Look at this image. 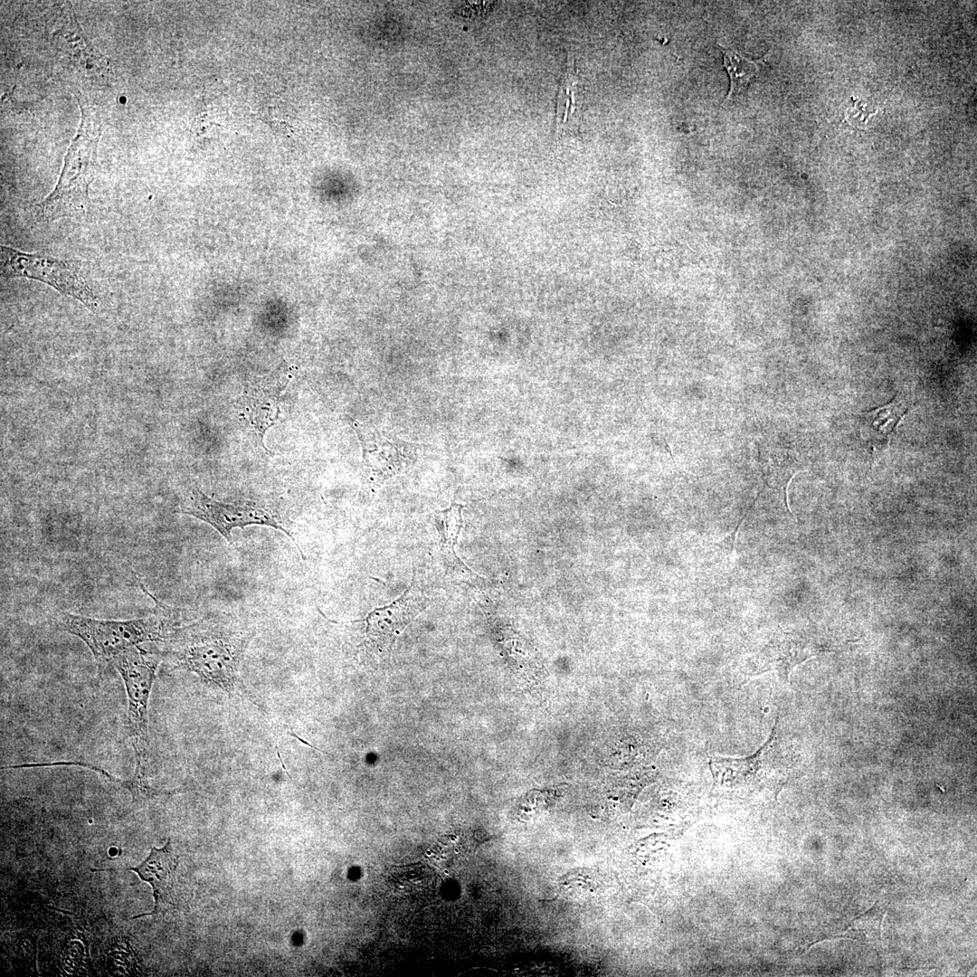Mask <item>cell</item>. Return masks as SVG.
<instances>
[{"label":"cell","instance_id":"14","mask_svg":"<svg viewBox=\"0 0 977 977\" xmlns=\"http://www.w3.org/2000/svg\"><path fill=\"white\" fill-rule=\"evenodd\" d=\"M906 412L901 401L895 398L884 406L864 413L862 421L877 438L887 440Z\"/></svg>","mask_w":977,"mask_h":977},{"label":"cell","instance_id":"16","mask_svg":"<svg viewBox=\"0 0 977 977\" xmlns=\"http://www.w3.org/2000/svg\"><path fill=\"white\" fill-rule=\"evenodd\" d=\"M576 81L574 62H570V66L567 68L558 94L556 121L559 125L564 124L569 114H572L574 109Z\"/></svg>","mask_w":977,"mask_h":977},{"label":"cell","instance_id":"7","mask_svg":"<svg viewBox=\"0 0 977 977\" xmlns=\"http://www.w3.org/2000/svg\"><path fill=\"white\" fill-rule=\"evenodd\" d=\"M427 599L415 584V576L403 593L388 605L376 608L365 619V647L375 656H389L398 635L427 607Z\"/></svg>","mask_w":977,"mask_h":977},{"label":"cell","instance_id":"12","mask_svg":"<svg viewBox=\"0 0 977 977\" xmlns=\"http://www.w3.org/2000/svg\"><path fill=\"white\" fill-rule=\"evenodd\" d=\"M463 507L461 504L452 502L449 507L435 511L433 514V525L438 535L439 557L445 572L448 574L458 576L474 583L482 578L465 565L455 550L463 525L461 516Z\"/></svg>","mask_w":977,"mask_h":977},{"label":"cell","instance_id":"13","mask_svg":"<svg viewBox=\"0 0 977 977\" xmlns=\"http://www.w3.org/2000/svg\"><path fill=\"white\" fill-rule=\"evenodd\" d=\"M723 64L728 74L730 89L726 100L743 95L746 92L749 85L759 75L762 59L750 60L734 49H727L723 45Z\"/></svg>","mask_w":977,"mask_h":977},{"label":"cell","instance_id":"17","mask_svg":"<svg viewBox=\"0 0 977 977\" xmlns=\"http://www.w3.org/2000/svg\"><path fill=\"white\" fill-rule=\"evenodd\" d=\"M83 945L78 941L70 942L63 952L62 962L68 972H74L81 967L84 959Z\"/></svg>","mask_w":977,"mask_h":977},{"label":"cell","instance_id":"3","mask_svg":"<svg viewBox=\"0 0 977 977\" xmlns=\"http://www.w3.org/2000/svg\"><path fill=\"white\" fill-rule=\"evenodd\" d=\"M162 654L136 646L118 656L111 666L119 673L128 700V732L134 752L133 777L122 783L134 802L142 803L157 792L148 783L150 745L148 704Z\"/></svg>","mask_w":977,"mask_h":977},{"label":"cell","instance_id":"1","mask_svg":"<svg viewBox=\"0 0 977 977\" xmlns=\"http://www.w3.org/2000/svg\"><path fill=\"white\" fill-rule=\"evenodd\" d=\"M251 638V630L230 618H205L176 628L166 641L164 653L176 667L229 693L235 689L240 664Z\"/></svg>","mask_w":977,"mask_h":977},{"label":"cell","instance_id":"10","mask_svg":"<svg viewBox=\"0 0 977 977\" xmlns=\"http://www.w3.org/2000/svg\"><path fill=\"white\" fill-rule=\"evenodd\" d=\"M287 371L277 370L266 376L257 378L247 387L243 395L244 418L254 428L262 441L266 431L278 420L280 398L289 381Z\"/></svg>","mask_w":977,"mask_h":977},{"label":"cell","instance_id":"6","mask_svg":"<svg viewBox=\"0 0 977 977\" xmlns=\"http://www.w3.org/2000/svg\"><path fill=\"white\" fill-rule=\"evenodd\" d=\"M178 512L209 524L229 544H232L233 528H243L251 525L276 528L296 542L289 520L271 506L251 502L225 503L210 498L197 488H193L187 499L179 507Z\"/></svg>","mask_w":977,"mask_h":977},{"label":"cell","instance_id":"15","mask_svg":"<svg viewBox=\"0 0 977 977\" xmlns=\"http://www.w3.org/2000/svg\"><path fill=\"white\" fill-rule=\"evenodd\" d=\"M885 911L875 904L873 907L853 919L848 928V932L857 940L873 944L875 947L881 943V924Z\"/></svg>","mask_w":977,"mask_h":977},{"label":"cell","instance_id":"11","mask_svg":"<svg viewBox=\"0 0 977 977\" xmlns=\"http://www.w3.org/2000/svg\"><path fill=\"white\" fill-rule=\"evenodd\" d=\"M178 858L173 850L171 839L165 847L151 848L149 856L138 867L130 868L153 888L155 906L150 913L133 916L157 915L165 912L173 904V893L176 877Z\"/></svg>","mask_w":977,"mask_h":977},{"label":"cell","instance_id":"4","mask_svg":"<svg viewBox=\"0 0 977 977\" xmlns=\"http://www.w3.org/2000/svg\"><path fill=\"white\" fill-rule=\"evenodd\" d=\"M80 106L81 125L66 154L59 181L39 205L47 220L83 213L89 204L90 185L98 173L97 147L101 127L90 112Z\"/></svg>","mask_w":977,"mask_h":977},{"label":"cell","instance_id":"5","mask_svg":"<svg viewBox=\"0 0 977 977\" xmlns=\"http://www.w3.org/2000/svg\"><path fill=\"white\" fill-rule=\"evenodd\" d=\"M1 274L5 278L39 280L63 295L78 299L91 312L100 313L99 299L89 287L76 261L42 252H23L1 245Z\"/></svg>","mask_w":977,"mask_h":977},{"label":"cell","instance_id":"2","mask_svg":"<svg viewBox=\"0 0 977 977\" xmlns=\"http://www.w3.org/2000/svg\"><path fill=\"white\" fill-rule=\"evenodd\" d=\"M147 593L157 604V611L151 616L101 620L62 612L58 617V627L85 643L101 672L111 666L118 656L133 647L151 641L166 642L179 627L174 610Z\"/></svg>","mask_w":977,"mask_h":977},{"label":"cell","instance_id":"9","mask_svg":"<svg viewBox=\"0 0 977 977\" xmlns=\"http://www.w3.org/2000/svg\"><path fill=\"white\" fill-rule=\"evenodd\" d=\"M777 723L778 719L766 742L753 754L740 758L712 756L709 764L716 782L727 787L743 786L781 760L783 753Z\"/></svg>","mask_w":977,"mask_h":977},{"label":"cell","instance_id":"8","mask_svg":"<svg viewBox=\"0 0 977 977\" xmlns=\"http://www.w3.org/2000/svg\"><path fill=\"white\" fill-rule=\"evenodd\" d=\"M363 451L365 484L376 489L388 479L412 466L417 445L399 439H390L376 429L356 430Z\"/></svg>","mask_w":977,"mask_h":977}]
</instances>
